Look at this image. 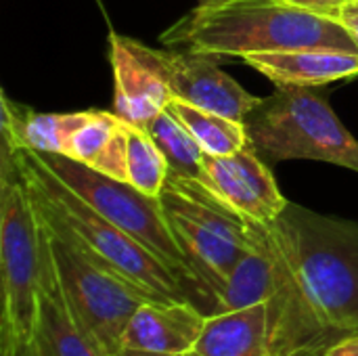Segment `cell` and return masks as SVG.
Wrapping results in <instances>:
<instances>
[{
  "label": "cell",
  "instance_id": "1",
  "mask_svg": "<svg viewBox=\"0 0 358 356\" xmlns=\"http://www.w3.org/2000/svg\"><path fill=\"white\" fill-rule=\"evenodd\" d=\"M252 227L317 321L338 340L358 334V222L289 204L275 222Z\"/></svg>",
  "mask_w": 358,
  "mask_h": 356
},
{
  "label": "cell",
  "instance_id": "2",
  "mask_svg": "<svg viewBox=\"0 0 358 356\" xmlns=\"http://www.w3.org/2000/svg\"><path fill=\"white\" fill-rule=\"evenodd\" d=\"M162 44L208 57H250L308 46L358 52L350 34L329 15L281 0L197 4L162 34Z\"/></svg>",
  "mask_w": 358,
  "mask_h": 356
},
{
  "label": "cell",
  "instance_id": "3",
  "mask_svg": "<svg viewBox=\"0 0 358 356\" xmlns=\"http://www.w3.org/2000/svg\"><path fill=\"white\" fill-rule=\"evenodd\" d=\"M15 149V147H13ZM40 216L61 229L88 258L138 287L155 302H193L191 290L162 258L101 216L59 180L34 151L17 149Z\"/></svg>",
  "mask_w": 358,
  "mask_h": 356
},
{
  "label": "cell",
  "instance_id": "4",
  "mask_svg": "<svg viewBox=\"0 0 358 356\" xmlns=\"http://www.w3.org/2000/svg\"><path fill=\"white\" fill-rule=\"evenodd\" d=\"M42 220L17 149H0V356H25L38 319Z\"/></svg>",
  "mask_w": 358,
  "mask_h": 356
},
{
  "label": "cell",
  "instance_id": "5",
  "mask_svg": "<svg viewBox=\"0 0 358 356\" xmlns=\"http://www.w3.org/2000/svg\"><path fill=\"white\" fill-rule=\"evenodd\" d=\"M159 204L214 315L229 277L254 250L252 225L222 206L201 183L174 174H168Z\"/></svg>",
  "mask_w": 358,
  "mask_h": 356
},
{
  "label": "cell",
  "instance_id": "6",
  "mask_svg": "<svg viewBox=\"0 0 358 356\" xmlns=\"http://www.w3.org/2000/svg\"><path fill=\"white\" fill-rule=\"evenodd\" d=\"M250 143L273 159H317L358 172V141L313 88H279L245 120Z\"/></svg>",
  "mask_w": 358,
  "mask_h": 356
},
{
  "label": "cell",
  "instance_id": "7",
  "mask_svg": "<svg viewBox=\"0 0 358 356\" xmlns=\"http://www.w3.org/2000/svg\"><path fill=\"white\" fill-rule=\"evenodd\" d=\"M34 153L59 180H63L73 193H78L86 204H90L101 216H105L115 227L126 231L130 237L141 241L147 250H151L157 258H162L176 275H180L191 290V300L193 294H199L187 256L178 245L176 237L172 235L170 225L164 216L159 197L145 195L138 189H134L130 183L109 178L65 155L38 153V151Z\"/></svg>",
  "mask_w": 358,
  "mask_h": 356
},
{
  "label": "cell",
  "instance_id": "8",
  "mask_svg": "<svg viewBox=\"0 0 358 356\" xmlns=\"http://www.w3.org/2000/svg\"><path fill=\"white\" fill-rule=\"evenodd\" d=\"M42 222L61 287L76 319L113 356L122 348L128 321L151 298L88 258L61 229L44 218Z\"/></svg>",
  "mask_w": 358,
  "mask_h": 356
},
{
  "label": "cell",
  "instance_id": "9",
  "mask_svg": "<svg viewBox=\"0 0 358 356\" xmlns=\"http://www.w3.org/2000/svg\"><path fill=\"white\" fill-rule=\"evenodd\" d=\"M136 46L164 76L172 99H180L193 107L214 111L243 124L264 101L224 73L216 65V57L185 50H155L143 42H136Z\"/></svg>",
  "mask_w": 358,
  "mask_h": 356
},
{
  "label": "cell",
  "instance_id": "10",
  "mask_svg": "<svg viewBox=\"0 0 358 356\" xmlns=\"http://www.w3.org/2000/svg\"><path fill=\"white\" fill-rule=\"evenodd\" d=\"M201 185L222 206L252 225H271L289 206L252 143L233 155L203 153Z\"/></svg>",
  "mask_w": 358,
  "mask_h": 356
},
{
  "label": "cell",
  "instance_id": "11",
  "mask_svg": "<svg viewBox=\"0 0 358 356\" xmlns=\"http://www.w3.org/2000/svg\"><path fill=\"white\" fill-rule=\"evenodd\" d=\"M25 356H111L76 319L55 269L44 222L38 319Z\"/></svg>",
  "mask_w": 358,
  "mask_h": 356
},
{
  "label": "cell",
  "instance_id": "12",
  "mask_svg": "<svg viewBox=\"0 0 358 356\" xmlns=\"http://www.w3.org/2000/svg\"><path fill=\"white\" fill-rule=\"evenodd\" d=\"M109 46L115 88L113 113L126 124L147 130L172 101L168 82L138 50L136 40L111 34Z\"/></svg>",
  "mask_w": 358,
  "mask_h": 356
},
{
  "label": "cell",
  "instance_id": "13",
  "mask_svg": "<svg viewBox=\"0 0 358 356\" xmlns=\"http://www.w3.org/2000/svg\"><path fill=\"white\" fill-rule=\"evenodd\" d=\"M208 315L193 302H145L128 321L122 348L182 355L193 353Z\"/></svg>",
  "mask_w": 358,
  "mask_h": 356
},
{
  "label": "cell",
  "instance_id": "14",
  "mask_svg": "<svg viewBox=\"0 0 358 356\" xmlns=\"http://www.w3.org/2000/svg\"><path fill=\"white\" fill-rule=\"evenodd\" d=\"M243 61L277 88H315L358 76V52L327 46L256 52Z\"/></svg>",
  "mask_w": 358,
  "mask_h": 356
},
{
  "label": "cell",
  "instance_id": "15",
  "mask_svg": "<svg viewBox=\"0 0 358 356\" xmlns=\"http://www.w3.org/2000/svg\"><path fill=\"white\" fill-rule=\"evenodd\" d=\"M273 313L271 302L208 315L193 348L199 356H271Z\"/></svg>",
  "mask_w": 358,
  "mask_h": 356
},
{
  "label": "cell",
  "instance_id": "16",
  "mask_svg": "<svg viewBox=\"0 0 358 356\" xmlns=\"http://www.w3.org/2000/svg\"><path fill=\"white\" fill-rule=\"evenodd\" d=\"M88 118V111L73 113H40L29 107L13 103L2 94V141L15 149H27L38 153L67 155L73 132Z\"/></svg>",
  "mask_w": 358,
  "mask_h": 356
},
{
  "label": "cell",
  "instance_id": "17",
  "mask_svg": "<svg viewBox=\"0 0 358 356\" xmlns=\"http://www.w3.org/2000/svg\"><path fill=\"white\" fill-rule=\"evenodd\" d=\"M252 237H254V250L237 264V269L229 277L227 285L222 287L216 300L214 315L254 306L258 302H268L277 292L275 262L266 252V248L262 245V241L258 239L254 227H252Z\"/></svg>",
  "mask_w": 358,
  "mask_h": 356
},
{
  "label": "cell",
  "instance_id": "18",
  "mask_svg": "<svg viewBox=\"0 0 358 356\" xmlns=\"http://www.w3.org/2000/svg\"><path fill=\"white\" fill-rule=\"evenodd\" d=\"M168 107L189 128V132L208 155H233L250 145L248 128L243 122L193 107L180 99H172Z\"/></svg>",
  "mask_w": 358,
  "mask_h": 356
},
{
  "label": "cell",
  "instance_id": "19",
  "mask_svg": "<svg viewBox=\"0 0 358 356\" xmlns=\"http://www.w3.org/2000/svg\"><path fill=\"white\" fill-rule=\"evenodd\" d=\"M147 134L164 153L170 174L197 183L203 180V149L189 128L170 111V107L151 122Z\"/></svg>",
  "mask_w": 358,
  "mask_h": 356
},
{
  "label": "cell",
  "instance_id": "20",
  "mask_svg": "<svg viewBox=\"0 0 358 356\" xmlns=\"http://www.w3.org/2000/svg\"><path fill=\"white\" fill-rule=\"evenodd\" d=\"M128 130V183L145 195L159 197L170 168L147 130L126 124Z\"/></svg>",
  "mask_w": 358,
  "mask_h": 356
},
{
  "label": "cell",
  "instance_id": "21",
  "mask_svg": "<svg viewBox=\"0 0 358 356\" xmlns=\"http://www.w3.org/2000/svg\"><path fill=\"white\" fill-rule=\"evenodd\" d=\"M122 124H124V120L111 111L90 109L88 118L73 132L65 157L76 159L88 168H96V164L105 155L107 147L111 145V141L117 134V130L122 128Z\"/></svg>",
  "mask_w": 358,
  "mask_h": 356
},
{
  "label": "cell",
  "instance_id": "22",
  "mask_svg": "<svg viewBox=\"0 0 358 356\" xmlns=\"http://www.w3.org/2000/svg\"><path fill=\"white\" fill-rule=\"evenodd\" d=\"M346 2H350V0H287V4H294V6L313 10V13H321V15H329V17L334 13H338Z\"/></svg>",
  "mask_w": 358,
  "mask_h": 356
},
{
  "label": "cell",
  "instance_id": "23",
  "mask_svg": "<svg viewBox=\"0 0 358 356\" xmlns=\"http://www.w3.org/2000/svg\"><path fill=\"white\" fill-rule=\"evenodd\" d=\"M348 34H350V38L355 40V44H357L358 48V13L357 10H348V8H340L338 13H334L331 15Z\"/></svg>",
  "mask_w": 358,
  "mask_h": 356
},
{
  "label": "cell",
  "instance_id": "24",
  "mask_svg": "<svg viewBox=\"0 0 358 356\" xmlns=\"http://www.w3.org/2000/svg\"><path fill=\"white\" fill-rule=\"evenodd\" d=\"M323 356H358V334H352L327 348Z\"/></svg>",
  "mask_w": 358,
  "mask_h": 356
},
{
  "label": "cell",
  "instance_id": "25",
  "mask_svg": "<svg viewBox=\"0 0 358 356\" xmlns=\"http://www.w3.org/2000/svg\"><path fill=\"white\" fill-rule=\"evenodd\" d=\"M113 356H199L197 353H182V355H166V353H149V350H136V348H120Z\"/></svg>",
  "mask_w": 358,
  "mask_h": 356
},
{
  "label": "cell",
  "instance_id": "26",
  "mask_svg": "<svg viewBox=\"0 0 358 356\" xmlns=\"http://www.w3.org/2000/svg\"><path fill=\"white\" fill-rule=\"evenodd\" d=\"M212 2H222V0H199V4H212Z\"/></svg>",
  "mask_w": 358,
  "mask_h": 356
},
{
  "label": "cell",
  "instance_id": "27",
  "mask_svg": "<svg viewBox=\"0 0 358 356\" xmlns=\"http://www.w3.org/2000/svg\"><path fill=\"white\" fill-rule=\"evenodd\" d=\"M281 2H287V0H281Z\"/></svg>",
  "mask_w": 358,
  "mask_h": 356
}]
</instances>
